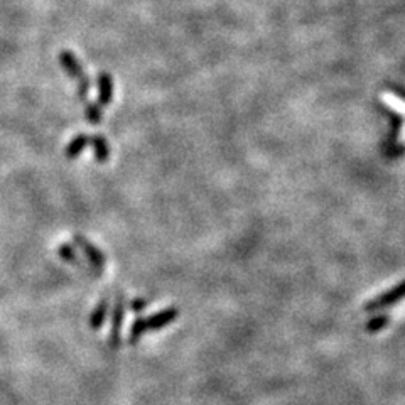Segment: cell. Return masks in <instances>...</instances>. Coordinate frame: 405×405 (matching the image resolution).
I'll list each match as a JSON object with an SVG mask.
<instances>
[{
	"mask_svg": "<svg viewBox=\"0 0 405 405\" xmlns=\"http://www.w3.org/2000/svg\"><path fill=\"white\" fill-rule=\"evenodd\" d=\"M177 317H179V311H177L176 308H169L157 314H152V316L149 317H144V319H137L132 324L130 335H128L130 343H137L139 339H141V336L146 335V333L169 326V324H171L172 321H176Z\"/></svg>",
	"mask_w": 405,
	"mask_h": 405,
	"instance_id": "6da1fadb",
	"label": "cell"
},
{
	"mask_svg": "<svg viewBox=\"0 0 405 405\" xmlns=\"http://www.w3.org/2000/svg\"><path fill=\"white\" fill-rule=\"evenodd\" d=\"M59 63H61L64 73L70 75V77L75 78V81H77L79 98H81V100H86L90 92V78L86 77L85 70H83V64L78 61V58L73 52L66 51V49L59 52Z\"/></svg>",
	"mask_w": 405,
	"mask_h": 405,
	"instance_id": "7a4b0ae2",
	"label": "cell"
},
{
	"mask_svg": "<svg viewBox=\"0 0 405 405\" xmlns=\"http://www.w3.org/2000/svg\"><path fill=\"white\" fill-rule=\"evenodd\" d=\"M402 299H405V281L400 282L397 287H393V289L388 290V293L382 294L380 297L370 301L368 304L365 306V309L366 311H377V309H384V308H388V306L397 304V302H400Z\"/></svg>",
	"mask_w": 405,
	"mask_h": 405,
	"instance_id": "3957f363",
	"label": "cell"
},
{
	"mask_svg": "<svg viewBox=\"0 0 405 405\" xmlns=\"http://www.w3.org/2000/svg\"><path fill=\"white\" fill-rule=\"evenodd\" d=\"M75 241H77L78 247L81 248V252L85 253L86 259H88L90 262H92L95 267L98 268V272L103 270L105 264H107V259H105V255L101 253V250H98L93 244H90V241L86 240L85 237H79V235L75 237Z\"/></svg>",
	"mask_w": 405,
	"mask_h": 405,
	"instance_id": "277c9868",
	"label": "cell"
},
{
	"mask_svg": "<svg viewBox=\"0 0 405 405\" xmlns=\"http://www.w3.org/2000/svg\"><path fill=\"white\" fill-rule=\"evenodd\" d=\"M98 105L107 107L113 100V78L108 73L98 75Z\"/></svg>",
	"mask_w": 405,
	"mask_h": 405,
	"instance_id": "5b68a950",
	"label": "cell"
},
{
	"mask_svg": "<svg viewBox=\"0 0 405 405\" xmlns=\"http://www.w3.org/2000/svg\"><path fill=\"white\" fill-rule=\"evenodd\" d=\"M125 309H124V297L120 296L115 304V311H113V321H112V333H110V344L117 348L120 344V331H122Z\"/></svg>",
	"mask_w": 405,
	"mask_h": 405,
	"instance_id": "8992f818",
	"label": "cell"
},
{
	"mask_svg": "<svg viewBox=\"0 0 405 405\" xmlns=\"http://www.w3.org/2000/svg\"><path fill=\"white\" fill-rule=\"evenodd\" d=\"M90 144L93 146V154L95 159H97L100 164L108 161L110 157V144L103 135H95V137H90Z\"/></svg>",
	"mask_w": 405,
	"mask_h": 405,
	"instance_id": "52a82bcc",
	"label": "cell"
},
{
	"mask_svg": "<svg viewBox=\"0 0 405 405\" xmlns=\"http://www.w3.org/2000/svg\"><path fill=\"white\" fill-rule=\"evenodd\" d=\"M108 308H110V299L105 297L101 299L100 304L95 308L92 313V317H90V328L92 329H100L105 324V319L108 316Z\"/></svg>",
	"mask_w": 405,
	"mask_h": 405,
	"instance_id": "ba28073f",
	"label": "cell"
},
{
	"mask_svg": "<svg viewBox=\"0 0 405 405\" xmlns=\"http://www.w3.org/2000/svg\"><path fill=\"white\" fill-rule=\"evenodd\" d=\"M90 144V137L86 134H78L77 137L73 139L70 144L66 146V149H64V156L68 159H77L79 154L83 152V150L86 149V146Z\"/></svg>",
	"mask_w": 405,
	"mask_h": 405,
	"instance_id": "9c48e42d",
	"label": "cell"
},
{
	"mask_svg": "<svg viewBox=\"0 0 405 405\" xmlns=\"http://www.w3.org/2000/svg\"><path fill=\"white\" fill-rule=\"evenodd\" d=\"M58 253H59V257H61V259L64 260V262L78 265V267L81 265V260L78 259L77 252H75V248L71 247V245H68V244L61 245V247H59V250H58Z\"/></svg>",
	"mask_w": 405,
	"mask_h": 405,
	"instance_id": "30bf717a",
	"label": "cell"
},
{
	"mask_svg": "<svg viewBox=\"0 0 405 405\" xmlns=\"http://www.w3.org/2000/svg\"><path fill=\"white\" fill-rule=\"evenodd\" d=\"M85 117H86V120H88V122L92 125L100 124L101 122V108H100V105H95V103L86 105Z\"/></svg>",
	"mask_w": 405,
	"mask_h": 405,
	"instance_id": "8fae6325",
	"label": "cell"
},
{
	"mask_svg": "<svg viewBox=\"0 0 405 405\" xmlns=\"http://www.w3.org/2000/svg\"><path fill=\"white\" fill-rule=\"evenodd\" d=\"M388 321H390L388 316H378V317H375V319H372L368 324H366V331H368V333H378V331H382V329L387 326Z\"/></svg>",
	"mask_w": 405,
	"mask_h": 405,
	"instance_id": "7c38bea8",
	"label": "cell"
},
{
	"mask_svg": "<svg viewBox=\"0 0 405 405\" xmlns=\"http://www.w3.org/2000/svg\"><path fill=\"white\" fill-rule=\"evenodd\" d=\"M147 304H149V302L144 301V299H135V301L130 304V308L134 313H142L144 309L147 308Z\"/></svg>",
	"mask_w": 405,
	"mask_h": 405,
	"instance_id": "4fadbf2b",
	"label": "cell"
}]
</instances>
